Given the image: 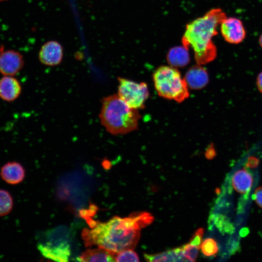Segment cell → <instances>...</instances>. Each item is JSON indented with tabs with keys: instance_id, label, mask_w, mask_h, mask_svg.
I'll return each instance as SVG.
<instances>
[{
	"instance_id": "11",
	"label": "cell",
	"mask_w": 262,
	"mask_h": 262,
	"mask_svg": "<svg viewBox=\"0 0 262 262\" xmlns=\"http://www.w3.org/2000/svg\"><path fill=\"white\" fill-rule=\"evenodd\" d=\"M21 92L20 83L14 76H4L0 80V98L2 100L13 101L19 96Z\"/></svg>"
},
{
	"instance_id": "25",
	"label": "cell",
	"mask_w": 262,
	"mask_h": 262,
	"mask_svg": "<svg viewBox=\"0 0 262 262\" xmlns=\"http://www.w3.org/2000/svg\"><path fill=\"white\" fill-rule=\"evenodd\" d=\"M215 156V152L213 149H209L206 153V156L208 159H211Z\"/></svg>"
},
{
	"instance_id": "6",
	"label": "cell",
	"mask_w": 262,
	"mask_h": 262,
	"mask_svg": "<svg viewBox=\"0 0 262 262\" xmlns=\"http://www.w3.org/2000/svg\"><path fill=\"white\" fill-rule=\"evenodd\" d=\"M118 81V96L131 108L137 110L144 108L145 102L149 96L147 84L120 77Z\"/></svg>"
},
{
	"instance_id": "12",
	"label": "cell",
	"mask_w": 262,
	"mask_h": 262,
	"mask_svg": "<svg viewBox=\"0 0 262 262\" xmlns=\"http://www.w3.org/2000/svg\"><path fill=\"white\" fill-rule=\"evenodd\" d=\"M188 87L193 89H199L205 87L209 82L207 71L197 65L190 68L184 78Z\"/></svg>"
},
{
	"instance_id": "5",
	"label": "cell",
	"mask_w": 262,
	"mask_h": 262,
	"mask_svg": "<svg viewBox=\"0 0 262 262\" xmlns=\"http://www.w3.org/2000/svg\"><path fill=\"white\" fill-rule=\"evenodd\" d=\"M70 235L66 227H60L47 231L37 245L46 258L57 262H67L71 255Z\"/></svg>"
},
{
	"instance_id": "2",
	"label": "cell",
	"mask_w": 262,
	"mask_h": 262,
	"mask_svg": "<svg viewBox=\"0 0 262 262\" xmlns=\"http://www.w3.org/2000/svg\"><path fill=\"white\" fill-rule=\"evenodd\" d=\"M226 17L222 9L213 8L186 25L181 42L188 49H193L197 65H205L215 59L217 49L212 38L217 34V27Z\"/></svg>"
},
{
	"instance_id": "10",
	"label": "cell",
	"mask_w": 262,
	"mask_h": 262,
	"mask_svg": "<svg viewBox=\"0 0 262 262\" xmlns=\"http://www.w3.org/2000/svg\"><path fill=\"white\" fill-rule=\"evenodd\" d=\"M0 176L6 183L16 185L21 183L24 180L25 170L20 163L9 162L1 167Z\"/></svg>"
},
{
	"instance_id": "16",
	"label": "cell",
	"mask_w": 262,
	"mask_h": 262,
	"mask_svg": "<svg viewBox=\"0 0 262 262\" xmlns=\"http://www.w3.org/2000/svg\"><path fill=\"white\" fill-rule=\"evenodd\" d=\"M144 257L148 262H184L185 261L182 248H175L155 254H144Z\"/></svg>"
},
{
	"instance_id": "8",
	"label": "cell",
	"mask_w": 262,
	"mask_h": 262,
	"mask_svg": "<svg viewBox=\"0 0 262 262\" xmlns=\"http://www.w3.org/2000/svg\"><path fill=\"white\" fill-rule=\"evenodd\" d=\"M24 66L22 55L13 50L0 51V73L3 76H14L16 75Z\"/></svg>"
},
{
	"instance_id": "27",
	"label": "cell",
	"mask_w": 262,
	"mask_h": 262,
	"mask_svg": "<svg viewBox=\"0 0 262 262\" xmlns=\"http://www.w3.org/2000/svg\"><path fill=\"white\" fill-rule=\"evenodd\" d=\"M3 0H0V1H3Z\"/></svg>"
},
{
	"instance_id": "3",
	"label": "cell",
	"mask_w": 262,
	"mask_h": 262,
	"mask_svg": "<svg viewBox=\"0 0 262 262\" xmlns=\"http://www.w3.org/2000/svg\"><path fill=\"white\" fill-rule=\"evenodd\" d=\"M101 124L113 135L124 134L137 129L141 115L118 95L104 98L99 115Z\"/></svg>"
},
{
	"instance_id": "14",
	"label": "cell",
	"mask_w": 262,
	"mask_h": 262,
	"mask_svg": "<svg viewBox=\"0 0 262 262\" xmlns=\"http://www.w3.org/2000/svg\"><path fill=\"white\" fill-rule=\"evenodd\" d=\"M188 50L183 45L170 49L166 57L168 64L176 68L186 66L190 62Z\"/></svg>"
},
{
	"instance_id": "23",
	"label": "cell",
	"mask_w": 262,
	"mask_h": 262,
	"mask_svg": "<svg viewBox=\"0 0 262 262\" xmlns=\"http://www.w3.org/2000/svg\"><path fill=\"white\" fill-rule=\"evenodd\" d=\"M258 165V160L254 157L250 158L246 163V166L252 168L256 167Z\"/></svg>"
},
{
	"instance_id": "4",
	"label": "cell",
	"mask_w": 262,
	"mask_h": 262,
	"mask_svg": "<svg viewBox=\"0 0 262 262\" xmlns=\"http://www.w3.org/2000/svg\"><path fill=\"white\" fill-rule=\"evenodd\" d=\"M153 77L155 89L161 97L179 103L189 97L187 83L176 67L161 66L155 71Z\"/></svg>"
},
{
	"instance_id": "22",
	"label": "cell",
	"mask_w": 262,
	"mask_h": 262,
	"mask_svg": "<svg viewBox=\"0 0 262 262\" xmlns=\"http://www.w3.org/2000/svg\"><path fill=\"white\" fill-rule=\"evenodd\" d=\"M254 197L256 203L262 208V186L258 187L255 190Z\"/></svg>"
},
{
	"instance_id": "1",
	"label": "cell",
	"mask_w": 262,
	"mask_h": 262,
	"mask_svg": "<svg viewBox=\"0 0 262 262\" xmlns=\"http://www.w3.org/2000/svg\"><path fill=\"white\" fill-rule=\"evenodd\" d=\"M153 217L147 212H135L129 216H114L106 222H91V229L82 233L86 246H97L115 254L133 249L138 243L140 229L152 222Z\"/></svg>"
},
{
	"instance_id": "18",
	"label": "cell",
	"mask_w": 262,
	"mask_h": 262,
	"mask_svg": "<svg viewBox=\"0 0 262 262\" xmlns=\"http://www.w3.org/2000/svg\"><path fill=\"white\" fill-rule=\"evenodd\" d=\"M202 253L206 256L214 255L218 251V247L216 241L212 238L206 239L200 246Z\"/></svg>"
},
{
	"instance_id": "21",
	"label": "cell",
	"mask_w": 262,
	"mask_h": 262,
	"mask_svg": "<svg viewBox=\"0 0 262 262\" xmlns=\"http://www.w3.org/2000/svg\"><path fill=\"white\" fill-rule=\"evenodd\" d=\"M203 233V229H198L192 235L189 243L200 247Z\"/></svg>"
},
{
	"instance_id": "13",
	"label": "cell",
	"mask_w": 262,
	"mask_h": 262,
	"mask_svg": "<svg viewBox=\"0 0 262 262\" xmlns=\"http://www.w3.org/2000/svg\"><path fill=\"white\" fill-rule=\"evenodd\" d=\"M253 181L252 175L245 168L237 170L231 179L233 188L236 192L242 194H246L249 192Z\"/></svg>"
},
{
	"instance_id": "17",
	"label": "cell",
	"mask_w": 262,
	"mask_h": 262,
	"mask_svg": "<svg viewBox=\"0 0 262 262\" xmlns=\"http://www.w3.org/2000/svg\"><path fill=\"white\" fill-rule=\"evenodd\" d=\"M13 206L14 200L11 194L7 190L0 189V217L10 213Z\"/></svg>"
},
{
	"instance_id": "20",
	"label": "cell",
	"mask_w": 262,
	"mask_h": 262,
	"mask_svg": "<svg viewBox=\"0 0 262 262\" xmlns=\"http://www.w3.org/2000/svg\"><path fill=\"white\" fill-rule=\"evenodd\" d=\"M115 262H139L137 253L132 249L122 250L115 255Z\"/></svg>"
},
{
	"instance_id": "7",
	"label": "cell",
	"mask_w": 262,
	"mask_h": 262,
	"mask_svg": "<svg viewBox=\"0 0 262 262\" xmlns=\"http://www.w3.org/2000/svg\"><path fill=\"white\" fill-rule=\"evenodd\" d=\"M220 31L225 40L232 44L241 43L246 35L242 21L234 17H226L222 21Z\"/></svg>"
},
{
	"instance_id": "24",
	"label": "cell",
	"mask_w": 262,
	"mask_h": 262,
	"mask_svg": "<svg viewBox=\"0 0 262 262\" xmlns=\"http://www.w3.org/2000/svg\"><path fill=\"white\" fill-rule=\"evenodd\" d=\"M256 84L258 90L262 93V71L258 74L257 77Z\"/></svg>"
},
{
	"instance_id": "15",
	"label": "cell",
	"mask_w": 262,
	"mask_h": 262,
	"mask_svg": "<svg viewBox=\"0 0 262 262\" xmlns=\"http://www.w3.org/2000/svg\"><path fill=\"white\" fill-rule=\"evenodd\" d=\"M115 254L100 247L88 249L79 256L81 262H115Z\"/></svg>"
},
{
	"instance_id": "9",
	"label": "cell",
	"mask_w": 262,
	"mask_h": 262,
	"mask_svg": "<svg viewBox=\"0 0 262 262\" xmlns=\"http://www.w3.org/2000/svg\"><path fill=\"white\" fill-rule=\"evenodd\" d=\"M63 54L62 45L57 41L50 40L41 47L38 57L42 64L48 66H54L61 62Z\"/></svg>"
},
{
	"instance_id": "19",
	"label": "cell",
	"mask_w": 262,
	"mask_h": 262,
	"mask_svg": "<svg viewBox=\"0 0 262 262\" xmlns=\"http://www.w3.org/2000/svg\"><path fill=\"white\" fill-rule=\"evenodd\" d=\"M185 261L194 262L196 261L200 247L190 243L181 246Z\"/></svg>"
},
{
	"instance_id": "26",
	"label": "cell",
	"mask_w": 262,
	"mask_h": 262,
	"mask_svg": "<svg viewBox=\"0 0 262 262\" xmlns=\"http://www.w3.org/2000/svg\"><path fill=\"white\" fill-rule=\"evenodd\" d=\"M259 44H260V46L262 48V33L261 34V35H260V36L259 37Z\"/></svg>"
}]
</instances>
